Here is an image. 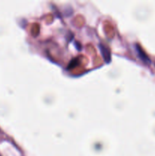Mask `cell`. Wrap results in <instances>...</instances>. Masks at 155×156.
Wrapping results in <instances>:
<instances>
[{
    "mask_svg": "<svg viewBox=\"0 0 155 156\" xmlns=\"http://www.w3.org/2000/svg\"><path fill=\"white\" fill-rule=\"evenodd\" d=\"M137 50H138V52L139 56L141 57V59L143 60V61H144V62H148L149 61L148 57H147V56H145V53H143V51L141 50V48L138 47Z\"/></svg>",
    "mask_w": 155,
    "mask_h": 156,
    "instance_id": "7a4b0ae2",
    "label": "cell"
},
{
    "mask_svg": "<svg viewBox=\"0 0 155 156\" xmlns=\"http://www.w3.org/2000/svg\"><path fill=\"white\" fill-rule=\"evenodd\" d=\"M101 53H102L103 56H104V60H106L107 63H109L110 60V53L109 50L106 47H104V45H101Z\"/></svg>",
    "mask_w": 155,
    "mask_h": 156,
    "instance_id": "6da1fadb",
    "label": "cell"
}]
</instances>
